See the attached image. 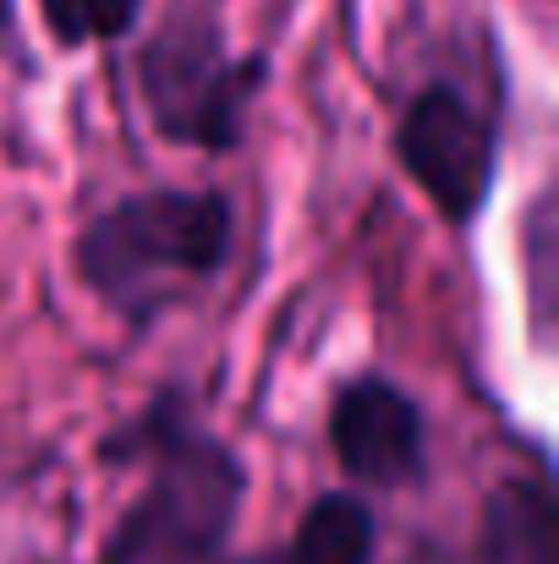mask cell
Returning <instances> with one entry per match:
<instances>
[{"mask_svg":"<svg viewBox=\"0 0 559 564\" xmlns=\"http://www.w3.org/2000/svg\"><path fill=\"white\" fill-rule=\"evenodd\" d=\"M17 33V0H0V39Z\"/></svg>","mask_w":559,"mask_h":564,"instance_id":"8fae6325","label":"cell"},{"mask_svg":"<svg viewBox=\"0 0 559 564\" xmlns=\"http://www.w3.org/2000/svg\"><path fill=\"white\" fill-rule=\"evenodd\" d=\"M466 554L477 564H555V494L544 466L494 482Z\"/></svg>","mask_w":559,"mask_h":564,"instance_id":"8992f818","label":"cell"},{"mask_svg":"<svg viewBox=\"0 0 559 564\" xmlns=\"http://www.w3.org/2000/svg\"><path fill=\"white\" fill-rule=\"evenodd\" d=\"M149 0H39V22L61 50H88V44H121L143 28Z\"/></svg>","mask_w":559,"mask_h":564,"instance_id":"ba28073f","label":"cell"},{"mask_svg":"<svg viewBox=\"0 0 559 564\" xmlns=\"http://www.w3.org/2000/svg\"><path fill=\"white\" fill-rule=\"evenodd\" d=\"M330 455L346 482L373 494H406L428 482V411L389 373H352L335 383L324 416Z\"/></svg>","mask_w":559,"mask_h":564,"instance_id":"5b68a950","label":"cell"},{"mask_svg":"<svg viewBox=\"0 0 559 564\" xmlns=\"http://www.w3.org/2000/svg\"><path fill=\"white\" fill-rule=\"evenodd\" d=\"M395 165L455 230H472L499 187V99L461 77H428L395 110Z\"/></svg>","mask_w":559,"mask_h":564,"instance_id":"277c9868","label":"cell"},{"mask_svg":"<svg viewBox=\"0 0 559 564\" xmlns=\"http://www.w3.org/2000/svg\"><path fill=\"white\" fill-rule=\"evenodd\" d=\"M138 105L171 149L236 154L258 94L269 88V55L236 50L214 0H176L132 55Z\"/></svg>","mask_w":559,"mask_h":564,"instance_id":"3957f363","label":"cell"},{"mask_svg":"<svg viewBox=\"0 0 559 564\" xmlns=\"http://www.w3.org/2000/svg\"><path fill=\"white\" fill-rule=\"evenodd\" d=\"M400 564H477L466 549H444V543H411V554Z\"/></svg>","mask_w":559,"mask_h":564,"instance_id":"30bf717a","label":"cell"},{"mask_svg":"<svg viewBox=\"0 0 559 564\" xmlns=\"http://www.w3.org/2000/svg\"><path fill=\"white\" fill-rule=\"evenodd\" d=\"M378 560V516L363 494L330 488L319 494L297 532L286 538V549L264 554L258 564H373Z\"/></svg>","mask_w":559,"mask_h":564,"instance_id":"52a82bcc","label":"cell"},{"mask_svg":"<svg viewBox=\"0 0 559 564\" xmlns=\"http://www.w3.org/2000/svg\"><path fill=\"white\" fill-rule=\"evenodd\" d=\"M105 466L143 471V488L99 543V564H225L247 510V460L225 444L186 383H160L99 438Z\"/></svg>","mask_w":559,"mask_h":564,"instance_id":"6da1fadb","label":"cell"},{"mask_svg":"<svg viewBox=\"0 0 559 564\" xmlns=\"http://www.w3.org/2000/svg\"><path fill=\"white\" fill-rule=\"evenodd\" d=\"M549 203H555V192L544 187L538 192V203H533V274H527V285H533V324H538V335H544V324H549V313H555V296H549V280H555V214H549Z\"/></svg>","mask_w":559,"mask_h":564,"instance_id":"9c48e42d","label":"cell"},{"mask_svg":"<svg viewBox=\"0 0 559 564\" xmlns=\"http://www.w3.org/2000/svg\"><path fill=\"white\" fill-rule=\"evenodd\" d=\"M236 258V203L219 187L121 192L72 236V280L127 329L149 335L192 307Z\"/></svg>","mask_w":559,"mask_h":564,"instance_id":"7a4b0ae2","label":"cell"}]
</instances>
